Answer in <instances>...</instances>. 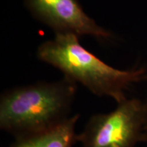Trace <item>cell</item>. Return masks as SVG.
Segmentation results:
<instances>
[{
  "mask_svg": "<svg viewBox=\"0 0 147 147\" xmlns=\"http://www.w3.org/2000/svg\"><path fill=\"white\" fill-rule=\"evenodd\" d=\"M31 14L55 34L90 36L102 40L112 37L109 31L84 12L78 0H23Z\"/></svg>",
  "mask_w": 147,
  "mask_h": 147,
  "instance_id": "obj_4",
  "label": "cell"
},
{
  "mask_svg": "<svg viewBox=\"0 0 147 147\" xmlns=\"http://www.w3.org/2000/svg\"><path fill=\"white\" fill-rule=\"evenodd\" d=\"M144 101L127 98L108 113L92 115L78 134L82 147H136L143 142Z\"/></svg>",
  "mask_w": 147,
  "mask_h": 147,
  "instance_id": "obj_3",
  "label": "cell"
},
{
  "mask_svg": "<svg viewBox=\"0 0 147 147\" xmlns=\"http://www.w3.org/2000/svg\"><path fill=\"white\" fill-rule=\"evenodd\" d=\"M145 106V125H144V140L143 142L147 147V97L144 101Z\"/></svg>",
  "mask_w": 147,
  "mask_h": 147,
  "instance_id": "obj_6",
  "label": "cell"
},
{
  "mask_svg": "<svg viewBox=\"0 0 147 147\" xmlns=\"http://www.w3.org/2000/svg\"><path fill=\"white\" fill-rule=\"evenodd\" d=\"M80 115H72L49 131L14 139L8 147H72L78 142L76 126Z\"/></svg>",
  "mask_w": 147,
  "mask_h": 147,
  "instance_id": "obj_5",
  "label": "cell"
},
{
  "mask_svg": "<svg viewBox=\"0 0 147 147\" xmlns=\"http://www.w3.org/2000/svg\"><path fill=\"white\" fill-rule=\"evenodd\" d=\"M36 55L93 94L110 97L117 104L127 98L126 91L130 87L147 78L144 67L123 70L109 65L86 49L74 34H55L38 47Z\"/></svg>",
  "mask_w": 147,
  "mask_h": 147,
  "instance_id": "obj_2",
  "label": "cell"
},
{
  "mask_svg": "<svg viewBox=\"0 0 147 147\" xmlns=\"http://www.w3.org/2000/svg\"><path fill=\"white\" fill-rule=\"evenodd\" d=\"M76 92L65 76L7 90L0 97V129L14 139L49 131L72 116Z\"/></svg>",
  "mask_w": 147,
  "mask_h": 147,
  "instance_id": "obj_1",
  "label": "cell"
}]
</instances>
